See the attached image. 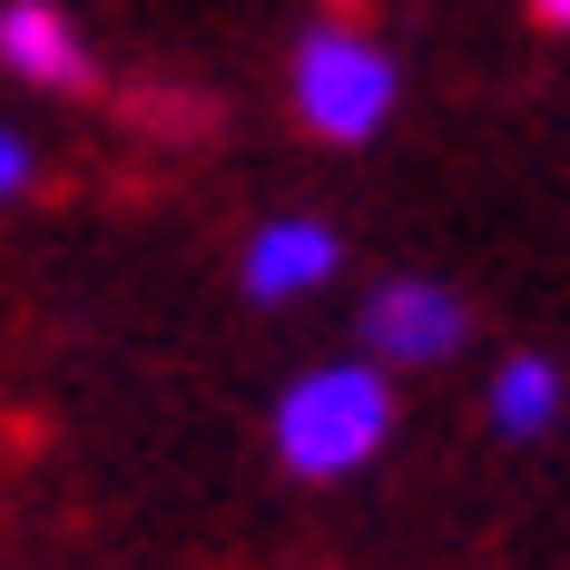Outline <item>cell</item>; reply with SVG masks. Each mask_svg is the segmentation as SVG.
<instances>
[{"label":"cell","instance_id":"cell-2","mask_svg":"<svg viewBox=\"0 0 570 570\" xmlns=\"http://www.w3.org/2000/svg\"><path fill=\"white\" fill-rule=\"evenodd\" d=\"M285 99H295V128L305 138H325V148H374L403 109V59L374 40V30H354L344 10H325L295 59H285Z\"/></svg>","mask_w":570,"mask_h":570},{"label":"cell","instance_id":"cell-6","mask_svg":"<svg viewBox=\"0 0 570 570\" xmlns=\"http://www.w3.org/2000/svg\"><path fill=\"white\" fill-rule=\"evenodd\" d=\"M561 413H570L561 354H541V344L492 354V374H482V423H492V443H551Z\"/></svg>","mask_w":570,"mask_h":570},{"label":"cell","instance_id":"cell-9","mask_svg":"<svg viewBox=\"0 0 570 570\" xmlns=\"http://www.w3.org/2000/svg\"><path fill=\"white\" fill-rule=\"evenodd\" d=\"M335 10H344V0H335Z\"/></svg>","mask_w":570,"mask_h":570},{"label":"cell","instance_id":"cell-8","mask_svg":"<svg viewBox=\"0 0 570 570\" xmlns=\"http://www.w3.org/2000/svg\"><path fill=\"white\" fill-rule=\"evenodd\" d=\"M531 20L541 30H570V0H531Z\"/></svg>","mask_w":570,"mask_h":570},{"label":"cell","instance_id":"cell-5","mask_svg":"<svg viewBox=\"0 0 570 570\" xmlns=\"http://www.w3.org/2000/svg\"><path fill=\"white\" fill-rule=\"evenodd\" d=\"M0 69L20 89H50V99H79L99 79V59H89L79 20L59 0H0Z\"/></svg>","mask_w":570,"mask_h":570},{"label":"cell","instance_id":"cell-7","mask_svg":"<svg viewBox=\"0 0 570 570\" xmlns=\"http://www.w3.org/2000/svg\"><path fill=\"white\" fill-rule=\"evenodd\" d=\"M30 187H40V148H30V138L0 118V207H20Z\"/></svg>","mask_w":570,"mask_h":570},{"label":"cell","instance_id":"cell-3","mask_svg":"<svg viewBox=\"0 0 570 570\" xmlns=\"http://www.w3.org/2000/svg\"><path fill=\"white\" fill-rule=\"evenodd\" d=\"M354 354L364 364H384V374H443L472 354V305H462V285L443 276H374L364 285V305H354Z\"/></svg>","mask_w":570,"mask_h":570},{"label":"cell","instance_id":"cell-4","mask_svg":"<svg viewBox=\"0 0 570 570\" xmlns=\"http://www.w3.org/2000/svg\"><path fill=\"white\" fill-rule=\"evenodd\" d=\"M325 285H344V236L325 217L285 207L266 227H246V246H236V295L246 305H305Z\"/></svg>","mask_w":570,"mask_h":570},{"label":"cell","instance_id":"cell-1","mask_svg":"<svg viewBox=\"0 0 570 570\" xmlns=\"http://www.w3.org/2000/svg\"><path fill=\"white\" fill-rule=\"evenodd\" d=\"M403 423V394L384 364H364V354H315V364H295L266 403V443L295 482H354V472H374L384 443H394Z\"/></svg>","mask_w":570,"mask_h":570}]
</instances>
